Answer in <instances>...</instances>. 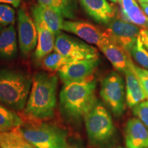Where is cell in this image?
I'll list each match as a JSON object with an SVG mask.
<instances>
[{
    "label": "cell",
    "mask_w": 148,
    "mask_h": 148,
    "mask_svg": "<svg viewBox=\"0 0 148 148\" xmlns=\"http://www.w3.org/2000/svg\"><path fill=\"white\" fill-rule=\"evenodd\" d=\"M140 7L143 9V12L145 13L146 16H148V3H140Z\"/></svg>",
    "instance_id": "obj_31"
},
{
    "label": "cell",
    "mask_w": 148,
    "mask_h": 148,
    "mask_svg": "<svg viewBox=\"0 0 148 148\" xmlns=\"http://www.w3.org/2000/svg\"><path fill=\"white\" fill-rule=\"evenodd\" d=\"M66 148H83V147H79V146H76V145H73V146H70V147H67Z\"/></svg>",
    "instance_id": "obj_33"
},
{
    "label": "cell",
    "mask_w": 148,
    "mask_h": 148,
    "mask_svg": "<svg viewBox=\"0 0 148 148\" xmlns=\"http://www.w3.org/2000/svg\"><path fill=\"white\" fill-rule=\"evenodd\" d=\"M100 95L116 116L123 114L125 108L123 79L116 72H111L101 81Z\"/></svg>",
    "instance_id": "obj_6"
},
{
    "label": "cell",
    "mask_w": 148,
    "mask_h": 148,
    "mask_svg": "<svg viewBox=\"0 0 148 148\" xmlns=\"http://www.w3.org/2000/svg\"><path fill=\"white\" fill-rule=\"evenodd\" d=\"M125 141L127 148H148V129L138 118L127 121Z\"/></svg>",
    "instance_id": "obj_13"
},
{
    "label": "cell",
    "mask_w": 148,
    "mask_h": 148,
    "mask_svg": "<svg viewBox=\"0 0 148 148\" xmlns=\"http://www.w3.org/2000/svg\"><path fill=\"white\" fill-rule=\"evenodd\" d=\"M129 53L142 68L148 70V52L143 47L140 36L130 49Z\"/></svg>",
    "instance_id": "obj_23"
},
{
    "label": "cell",
    "mask_w": 148,
    "mask_h": 148,
    "mask_svg": "<svg viewBox=\"0 0 148 148\" xmlns=\"http://www.w3.org/2000/svg\"><path fill=\"white\" fill-rule=\"evenodd\" d=\"M132 62L130 66L124 72L125 76V100L130 108H133L147 99L140 81L133 71Z\"/></svg>",
    "instance_id": "obj_16"
},
{
    "label": "cell",
    "mask_w": 148,
    "mask_h": 148,
    "mask_svg": "<svg viewBox=\"0 0 148 148\" xmlns=\"http://www.w3.org/2000/svg\"><path fill=\"white\" fill-rule=\"evenodd\" d=\"M131 66H132L133 71H134L136 77H138V80L140 81L146 97L148 99V70L135 65L133 62H132Z\"/></svg>",
    "instance_id": "obj_26"
},
{
    "label": "cell",
    "mask_w": 148,
    "mask_h": 148,
    "mask_svg": "<svg viewBox=\"0 0 148 148\" xmlns=\"http://www.w3.org/2000/svg\"><path fill=\"white\" fill-rule=\"evenodd\" d=\"M58 81V77L53 74H35L24 113L39 120L52 117L56 106Z\"/></svg>",
    "instance_id": "obj_1"
},
{
    "label": "cell",
    "mask_w": 148,
    "mask_h": 148,
    "mask_svg": "<svg viewBox=\"0 0 148 148\" xmlns=\"http://www.w3.org/2000/svg\"><path fill=\"white\" fill-rule=\"evenodd\" d=\"M146 29H148V21L147 22V24H146V27H145Z\"/></svg>",
    "instance_id": "obj_35"
},
{
    "label": "cell",
    "mask_w": 148,
    "mask_h": 148,
    "mask_svg": "<svg viewBox=\"0 0 148 148\" xmlns=\"http://www.w3.org/2000/svg\"><path fill=\"white\" fill-rule=\"evenodd\" d=\"M85 12L98 23H110L115 16V9L107 0H79Z\"/></svg>",
    "instance_id": "obj_12"
},
{
    "label": "cell",
    "mask_w": 148,
    "mask_h": 148,
    "mask_svg": "<svg viewBox=\"0 0 148 148\" xmlns=\"http://www.w3.org/2000/svg\"><path fill=\"white\" fill-rule=\"evenodd\" d=\"M32 14L34 22L45 24L56 36L62 30L63 17L53 9L37 3L32 8Z\"/></svg>",
    "instance_id": "obj_14"
},
{
    "label": "cell",
    "mask_w": 148,
    "mask_h": 148,
    "mask_svg": "<svg viewBox=\"0 0 148 148\" xmlns=\"http://www.w3.org/2000/svg\"><path fill=\"white\" fill-rule=\"evenodd\" d=\"M1 29H2V27H1V25H0V31H1Z\"/></svg>",
    "instance_id": "obj_36"
},
{
    "label": "cell",
    "mask_w": 148,
    "mask_h": 148,
    "mask_svg": "<svg viewBox=\"0 0 148 148\" xmlns=\"http://www.w3.org/2000/svg\"><path fill=\"white\" fill-rule=\"evenodd\" d=\"M21 0H0V4H10L14 8L19 6Z\"/></svg>",
    "instance_id": "obj_30"
},
{
    "label": "cell",
    "mask_w": 148,
    "mask_h": 148,
    "mask_svg": "<svg viewBox=\"0 0 148 148\" xmlns=\"http://www.w3.org/2000/svg\"><path fill=\"white\" fill-rule=\"evenodd\" d=\"M38 32V41L34 51V58L36 60H41L54 50L56 35L45 24L34 22Z\"/></svg>",
    "instance_id": "obj_17"
},
{
    "label": "cell",
    "mask_w": 148,
    "mask_h": 148,
    "mask_svg": "<svg viewBox=\"0 0 148 148\" xmlns=\"http://www.w3.org/2000/svg\"><path fill=\"white\" fill-rule=\"evenodd\" d=\"M121 16L124 21L138 25L140 27H142L143 28H145L148 21V16L145 15L136 2L127 12L121 14Z\"/></svg>",
    "instance_id": "obj_22"
},
{
    "label": "cell",
    "mask_w": 148,
    "mask_h": 148,
    "mask_svg": "<svg viewBox=\"0 0 148 148\" xmlns=\"http://www.w3.org/2000/svg\"><path fill=\"white\" fill-rule=\"evenodd\" d=\"M17 38L14 24L0 31V59L11 60L17 54Z\"/></svg>",
    "instance_id": "obj_18"
},
{
    "label": "cell",
    "mask_w": 148,
    "mask_h": 148,
    "mask_svg": "<svg viewBox=\"0 0 148 148\" xmlns=\"http://www.w3.org/2000/svg\"><path fill=\"white\" fill-rule=\"evenodd\" d=\"M139 2V3H148V0H137Z\"/></svg>",
    "instance_id": "obj_32"
},
{
    "label": "cell",
    "mask_w": 148,
    "mask_h": 148,
    "mask_svg": "<svg viewBox=\"0 0 148 148\" xmlns=\"http://www.w3.org/2000/svg\"><path fill=\"white\" fill-rule=\"evenodd\" d=\"M133 114L148 129V100H145L132 108Z\"/></svg>",
    "instance_id": "obj_25"
},
{
    "label": "cell",
    "mask_w": 148,
    "mask_h": 148,
    "mask_svg": "<svg viewBox=\"0 0 148 148\" xmlns=\"http://www.w3.org/2000/svg\"><path fill=\"white\" fill-rule=\"evenodd\" d=\"M15 21V10L8 4H0V25L7 27Z\"/></svg>",
    "instance_id": "obj_24"
},
{
    "label": "cell",
    "mask_w": 148,
    "mask_h": 148,
    "mask_svg": "<svg viewBox=\"0 0 148 148\" xmlns=\"http://www.w3.org/2000/svg\"><path fill=\"white\" fill-rule=\"evenodd\" d=\"M100 49L116 71L124 73L130 68L132 62L131 56L121 46L113 42H110L102 46Z\"/></svg>",
    "instance_id": "obj_15"
},
{
    "label": "cell",
    "mask_w": 148,
    "mask_h": 148,
    "mask_svg": "<svg viewBox=\"0 0 148 148\" xmlns=\"http://www.w3.org/2000/svg\"><path fill=\"white\" fill-rule=\"evenodd\" d=\"M62 30L71 33L91 45L100 49L102 46L111 42L106 32L90 23L80 21H64Z\"/></svg>",
    "instance_id": "obj_9"
},
{
    "label": "cell",
    "mask_w": 148,
    "mask_h": 148,
    "mask_svg": "<svg viewBox=\"0 0 148 148\" xmlns=\"http://www.w3.org/2000/svg\"><path fill=\"white\" fill-rule=\"evenodd\" d=\"M141 28L138 25L125 21L122 18L113 19L105 29L111 42L123 47L128 51L139 36Z\"/></svg>",
    "instance_id": "obj_10"
},
{
    "label": "cell",
    "mask_w": 148,
    "mask_h": 148,
    "mask_svg": "<svg viewBox=\"0 0 148 148\" xmlns=\"http://www.w3.org/2000/svg\"><path fill=\"white\" fill-rule=\"evenodd\" d=\"M20 115V114H19ZM22 123L18 128L27 141L36 148H66V134L64 130L55 125L41 122L21 114Z\"/></svg>",
    "instance_id": "obj_3"
},
{
    "label": "cell",
    "mask_w": 148,
    "mask_h": 148,
    "mask_svg": "<svg viewBox=\"0 0 148 148\" xmlns=\"http://www.w3.org/2000/svg\"><path fill=\"white\" fill-rule=\"evenodd\" d=\"M32 79L20 71L0 69V103L16 110L26 104Z\"/></svg>",
    "instance_id": "obj_4"
},
{
    "label": "cell",
    "mask_w": 148,
    "mask_h": 148,
    "mask_svg": "<svg viewBox=\"0 0 148 148\" xmlns=\"http://www.w3.org/2000/svg\"><path fill=\"white\" fill-rule=\"evenodd\" d=\"M19 114L0 103V133L10 132L21 125Z\"/></svg>",
    "instance_id": "obj_20"
},
{
    "label": "cell",
    "mask_w": 148,
    "mask_h": 148,
    "mask_svg": "<svg viewBox=\"0 0 148 148\" xmlns=\"http://www.w3.org/2000/svg\"><path fill=\"white\" fill-rule=\"evenodd\" d=\"M71 60L63 56L56 51L51 52L42 60V68L48 71H58L62 66L69 62Z\"/></svg>",
    "instance_id": "obj_21"
},
{
    "label": "cell",
    "mask_w": 148,
    "mask_h": 148,
    "mask_svg": "<svg viewBox=\"0 0 148 148\" xmlns=\"http://www.w3.org/2000/svg\"><path fill=\"white\" fill-rule=\"evenodd\" d=\"M99 65V58L72 61L58 71V75L64 84L93 79V75Z\"/></svg>",
    "instance_id": "obj_8"
},
{
    "label": "cell",
    "mask_w": 148,
    "mask_h": 148,
    "mask_svg": "<svg viewBox=\"0 0 148 148\" xmlns=\"http://www.w3.org/2000/svg\"><path fill=\"white\" fill-rule=\"evenodd\" d=\"M95 88L94 79L64 84L60 92L62 112L72 119L84 117L97 103Z\"/></svg>",
    "instance_id": "obj_2"
},
{
    "label": "cell",
    "mask_w": 148,
    "mask_h": 148,
    "mask_svg": "<svg viewBox=\"0 0 148 148\" xmlns=\"http://www.w3.org/2000/svg\"><path fill=\"white\" fill-rule=\"evenodd\" d=\"M12 141L16 148H36L24 138L18 127L10 131Z\"/></svg>",
    "instance_id": "obj_27"
},
{
    "label": "cell",
    "mask_w": 148,
    "mask_h": 148,
    "mask_svg": "<svg viewBox=\"0 0 148 148\" xmlns=\"http://www.w3.org/2000/svg\"><path fill=\"white\" fill-rule=\"evenodd\" d=\"M0 148H16L10 132L0 133Z\"/></svg>",
    "instance_id": "obj_28"
},
{
    "label": "cell",
    "mask_w": 148,
    "mask_h": 148,
    "mask_svg": "<svg viewBox=\"0 0 148 148\" xmlns=\"http://www.w3.org/2000/svg\"><path fill=\"white\" fill-rule=\"evenodd\" d=\"M117 148H123V147H117Z\"/></svg>",
    "instance_id": "obj_37"
},
{
    "label": "cell",
    "mask_w": 148,
    "mask_h": 148,
    "mask_svg": "<svg viewBox=\"0 0 148 148\" xmlns=\"http://www.w3.org/2000/svg\"><path fill=\"white\" fill-rule=\"evenodd\" d=\"M110 1H112V2H113V3L119 2V0H110Z\"/></svg>",
    "instance_id": "obj_34"
},
{
    "label": "cell",
    "mask_w": 148,
    "mask_h": 148,
    "mask_svg": "<svg viewBox=\"0 0 148 148\" xmlns=\"http://www.w3.org/2000/svg\"><path fill=\"white\" fill-rule=\"evenodd\" d=\"M38 3L46 5L58 12L62 17L74 19L76 18V0H36Z\"/></svg>",
    "instance_id": "obj_19"
},
{
    "label": "cell",
    "mask_w": 148,
    "mask_h": 148,
    "mask_svg": "<svg viewBox=\"0 0 148 148\" xmlns=\"http://www.w3.org/2000/svg\"><path fill=\"white\" fill-rule=\"evenodd\" d=\"M17 30L20 50L23 55L29 54L36 47L38 32L33 18L23 8L17 12Z\"/></svg>",
    "instance_id": "obj_11"
},
{
    "label": "cell",
    "mask_w": 148,
    "mask_h": 148,
    "mask_svg": "<svg viewBox=\"0 0 148 148\" xmlns=\"http://www.w3.org/2000/svg\"><path fill=\"white\" fill-rule=\"evenodd\" d=\"M84 118L90 143L101 145L108 143L113 137L115 127L112 117L101 104L96 103Z\"/></svg>",
    "instance_id": "obj_5"
},
{
    "label": "cell",
    "mask_w": 148,
    "mask_h": 148,
    "mask_svg": "<svg viewBox=\"0 0 148 148\" xmlns=\"http://www.w3.org/2000/svg\"><path fill=\"white\" fill-rule=\"evenodd\" d=\"M54 51L71 61L99 58L95 47L63 32L56 37Z\"/></svg>",
    "instance_id": "obj_7"
},
{
    "label": "cell",
    "mask_w": 148,
    "mask_h": 148,
    "mask_svg": "<svg viewBox=\"0 0 148 148\" xmlns=\"http://www.w3.org/2000/svg\"><path fill=\"white\" fill-rule=\"evenodd\" d=\"M139 36L144 48L148 52V29L141 28L139 33Z\"/></svg>",
    "instance_id": "obj_29"
}]
</instances>
